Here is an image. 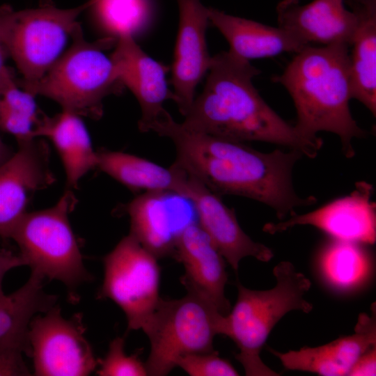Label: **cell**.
Here are the masks:
<instances>
[{"instance_id":"32","label":"cell","mask_w":376,"mask_h":376,"mask_svg":"<svg viewBox=\"0 0 376 376\" xmlns=\"http://www.w3.org/2000/svg\"><path fill=\"white\" fill-rule=\"evenodd\" d=\"M24 265H26L25 262L19 253L8 249L0 250V299L5 296L2 283L6 274L13 268Z\"/></svg>"},{"instance_id":"3","label":"cell","mask_w":376,"mask_h":376,"mask_svg":"<svg viewBox=\"0 0 376 376\" xmlns=\"http://www.w3.org/2000/svg\"><path fill=\"white\" fill-rule=\"evenodd\" d=\"M290 95L297 113L295 125L310 139L320 132L336 134L343 155H355L352 141L367 136L352 117L350 101L352 82L350 46L308 45L295 54L274 78Z\"/></svg>"},{"instance_id":"21","label":"cell","mask_w":376,"mask_h":376,"mask_svg":"<svg viewBox=\"0 0 376 376\" xmlns=\"http://www.w3.org/2000/svg\"><path fill=\"white\" fill-rule=\"evenodd\" d=\"M97 166L132 191H165L184 198L187 173L176 163L164 167L147 159L120 151L97 150Z\"/></svg>"},{"instance_id":"19","label":"cell","mask_w":376,"mask_h":376,"mask_svg":"<svg viewBox=\"0 0 376 376\" xmlns=\"http://www.w3.org/2000/svg\"><path fill=\"white\" fill-rule=\"evenodd\" d=\"M33 136L47 138L53 143L62 162L68 189L75 188L87 173L97 168V151L79 115L66 110L54 116L42 113Z\"/></svg>"},{"instance_id":"26","label":"cell","mask_w":376,"mask_h":376,"mask_svg":"<svg viewBox=\"0 0 376 376\" xmlns=\"http://www.w3.org/2000/svg\"><path fill=\"white\" fill-rule=\"evenodd\" d=\"M93 6L102 25L116 38L123 33L134 36L150 15L148 0H94Z\"/></svg>"},{"instance_id":"28","label":"cell","mask_w":376,"mask_h":376,"mask_svg":"<svg viewBox=\"0 0 376 376\" xmlns=\"http://www.w3.org/2000/svg\"><path fill=\"white\" fill-rule=\"evenodd\" d=\"M191 376H237L230 362L219 356L217 351L191 353L181 356L176 362Z\"/></svg>"},{"instance_id":"12","label":"cell","mask_w":376,"mask_h":376,"mask_svg":"<svg viewBox=\"0 0 376 376\" xmlns=\"http://www.w3.org/2000/svg\"><path fill=\"white\" fill-rule=\"evenodd\" d=\"M373 196L370 183L357 182L349 194L306 214L295 212L285 221L267 223L263 230L273 235L295 226L308 225L331 238L372 245L376 240V205L371 200Z\"/></svg>"},{"instance_id":"17","label":"cell","mask_w":376,"mask_h":376,"mask_svg":"<svg viewBox=\"0 0 376 376\" xmlns=\"http://www.w3.org/2000/svg\"><path fill=\"white\" fill-rule=\"evenodd\" d=\"M278 26L305 45H351L356 26L354 13L344 0H282L276 6Z\"/></svg>"},{"instance_id":"22","label":"cell","mask_w":376,"mask_h":376,"mask_svg":"<svg viewBox=\"0 0 376 376\" xmlns=\"http://www.w3.org/2000/svg\"><path fill=\"white\" fill-rule=\"evenodd\" d=\"M356 17L350 50L352 97L376 116V0H347Z\"/></svg>"},{"instance_id":"24","label":"cell","mask_w":376,"mask_h":376,"mask_svg":"<svg viewBox=\"0 0 376 376\" xmlns=\"http://www.w3.org/2000/svg\"><path fill=\"white\" fill-rule=\"evenodd\" d=\"M44 279L31 273L18 290L0 299V347L21 350L31 357L29 329L32 319L54 306L57 297L47 293Z\"/></svg>"},{"instance_id":"29","label":"cell","mask_w":376,"mask_h":376,"mask_svg":"<svg viewBox=\"0 0 376 376\" xmlns=\"http://www.w3.org/2000/svg\"><path fill=\"white\" fill-rule=\"evenodd\" d=\"M34 127L31 120L10 108L0 96V130L13 135L19 143L35 138Z\"/></svg>"},{"instance_id":"25","label":"cell","mask_w":376,"mask_h":376,"mask_svg":"<svg viewBox=\"0 0 376 376\" xmlns=\"http://www.w3.org/2000/svg\"><path fill=\"white\" fill-rule=\"evenodd\" d=\"M365 246L331 237L321 246L318 265L329 286L338 291H350L366 281L370 258Z\"/></svg>"},{"instance_id":"2","label":"cell","mask_w":376,"mask_h":376,"mask_svg":"<svg viewBox=\"0 0 376 376\" xmlns=\"http://www.w3.org/2000/svg\"><path fill=\"white\" fill-rule=\"evenodd\" d=\"M201 94L182 125L188 130L237 141H258L296 149L315 158L323 145L281 118L253 84L260 70L230 50L211 58Z\"/></svg>"},{"instance_id":"23","label":"cell","mask_w":376,"mask_h":376,"mask_svg":"<svg viewBox=\"0 0 376 376\" xmlns=\"http://www.w3.org/2000/svg\"><path fill=\"white\" fill-rule=\"evenodd\" d=\"M169 192L146 191L125 207L130 219V232L157 259L172 256L180 232L186 226L175 221L167 206Z\"/></svg>"},{"instance_id":"9","label":"cell","mask_w":376,"mask_h":376,"mask_svg":"<svg viewBox=\"0 0 376 376\" xmlns=\"http://www.w3.org/2000/svg\"><path fill=\"white\" fill-rule=\"evenodd\" d=\"M103 264L97 297L110 299L123 311L128 331L141 329L160 299L157 258L129 233L104 257Z\"/></svg>"},{"instance_id":"30","label":"cell","mask_w":376,"mask_h":376,"mask_svg":"<svg viewBox=\"0 0 376 376\" xmlns=\"http://www.w3.org/2000/svg\"><path fill=\"white\" fill-rule=\"evenodd\" d=\"M23 354L18 348L0 347V376L31 375L24 361Z\"/></svg>"},{"instance_id":"11","label":"cell","mask_w":376,"mask_h":376,"mask_svg":"<svg viewBox=\"0 0 376 376\" xmlns=\"http://www.w3.org/2000/svg\"><path fill=\"white\" fill-rule=\"evenodd\" d=\"M56 182L50 167V150L43 139L17 143V150L0 166V237L12 233L33 195Z\"/></svg>"},{"instance_id":"4","label":"cell","mask_w":376,"mask_h":376,"mask_svg":"<svg viewBox=\"0 0 376 376\" xmlns=\"http://www.w3.org/2000/svg\"><path fill=\"white\" fill-rule=\"evenodd\" d=\"M70 38V48L40 79L17 85L35 97L53 100L62 110L98 120L103 114V100L110 95L120 94L125 87L111 56L105 54L115 47L117 38L88 41L79 22Z\"/></svg>"},{"instance_id":"7","label":"cell","mask_w":376,"mask_h":376,"mask_svg":"<svg viewBox=\"0 0 376 376\" xmlns=\"http://www.w3.org/2000/svg\"><path fill=\"white\" fill-rule=\"evenodd\" d=\"M141 329L150 344L148 375L165 376L181 356L213 351L214 336L226 335V315L188 293L179 299L160 297Z\"/></svg>"},{"instance_id":"18","label":"cell","mask_w":376,"mask_h":376,"mask_svg":"<svg viewBox=\"0 0 376 376\" xmlns=\"http://www.w3.org/2000/svg\"><path fill=\"white\" fill-rule=\"evenodd\" d=\"M375 303L371 314L361 313L353 334L340 337L318 347H303L281 352L269 348L287 370L315 373L322 376H345L357 359L376 345Z\"/></svg>"},{"instance_id":"8","label":"cell","mask_w":376,"mask_h":376,"mask_svg":"<svg viewBox=\"0 0 376 376\" xmlns=\"http://www.w3.org/2000/svg\"><path fill=\"white\" fill-rule=\"evenodd\" d=\"M93 2L70 9L49 3L22 10L6 4L0 6V37L22 75L15 79L17 84L35 83L46 74L62 55L77 17Z\"/></svg>"},{"instance_id":"14","label":"cell","mask_w":376,"mask_h":376,"mask_svg":"<svg viewBox=\"0 0 376 376\" xmlns=\"http://www.w3.org/2000/svg\"><path fill=\"white\" fill-rule=\"evenodd\" d=\"M173 257L185 267L180 281L187 293L227 315L230 304L224 292L228 281L226 260L198 224L192 222L180 232Z\"/></svg>"},{"instance_id":"34","label":"cell","mask_w":376,"mask_h":376,"mask_svg":"<svg viewBox=\"0 0 376 376\" xmlns=\"http://www.w3.org/2000/svg\"><path fill=\"white\" fill-rule=\"evenodd\" d=\"M10 148L0 137V166L3 164L13 153Z\"/></svg>"},{"instance_id":"13","label":"cell","mask_w":376,"mask_h":376,"mask_svg":"<svg viewBox=\"0 0 376 376\" xmlns=\"http://www.w3.org/2000/svg\"><path fill=\"white\" fill-rule=\"evenodd\" d=\"M187 173L185 198L193 205L198 216V224L207 234L231 267L237 272L241 260L248 256L261 262H269L274 257L272 250L262 243L253 241L242 230L235 210L222 201L220 195Z\"/></svg>"},{"instance_id":"20","label":"cell","mask_w":376,"mask_h":376,"mask_svg":"<svg viewBox=\"0 0 376 376\" xmlns=\"http://www.w3.org/2000/svg\"><path fill=\"white\" fill-rule=\"evenodd\" d=\"M207 10L209 21L229 43V50L249 61L285 52L296 54L307 46L279 26L230 15L212 8Z\"/></svg>"},{"instance_id":"10","label":"cell","mask_w":376,"mask_h":376,"mask_svg":"<svg viewBox=\"0 0 376 376\" xmlns=\"http://www.w3.org/2000/svg\"><path fill=\"white\" fill-rule=\"evenodd\" d=\"M81 317H63L55 304L31 321L29 340L37 376H84L97 367L91 345L85 337Z\"/></svg>"},{"instance_id":"16","label":"cell","mask_w":376,"mask_h":376,"mask_svg":"<svg viewBox=\"0 0 376 376\" xmlns=\"http://www.w3.org/2000/svg\"><path fill=\"white\" fill-rule=\"evenodd\" d=\"M111 56L124 86L132 91L140 105L139 130L150 132V125L166 110L164 102L175 100L174 93L169 88L166 79L169 68L145 53L129 33L117 37Z\"/></svg>"},{"instance_id":"1","label":"cell","mask_w":376,"mask_h":376,"mask_svg":"<svg viewBox=\"0 0 376 376\" xmlns=\"http://www.w3.org/2000/svg\"><path fill=\"white\" fill-rule=\"evenodd\" d=\"M171 139L175 163L219 195H235L262 203L283 220L300 206L317 203L295 191L292 172L304 155L296 149L263 152L244 142L192 131L177 123L165 110L150 127Z\"/></svg>"},{"instance_id":"15","label":"cell","mask_w":376,"mask_h":376,"mask_svg":"<svg viewBox=\"0 0 376 376\" xmlns=\"http://www.w3.org/2000/svg\"><path fill=\"white\" fill-rule=\"evenodd\" d=\"M180 20L171 84L174 102L184 116L192 104L195 89L209 70L210 56L205 40L209 21L207 8L200 0H177Z\"/></svg>"},{"instance_id":"27","label":"cell","mask_w":376,"mask_h":376,"mask_svg":"<svg viewBox=\"0 0 376 376\" xmlns=\"http://www.w3.org/2000/svg\"><path fill=\"white\" fill-rule=\"evenodd\" d=\"M125 340L116 337L110 343L105 357L98 361L97 371L101 376H146L148 375L145 363L136 354L127 355L125 352Z\"/></svg>"},{"instance_id":"5","label":"cell","mask_w":376,"mask_h":376,"mask_svg":"<svg viewBox=\"0 0 376 376\" xmlns=\"http://www.w3.org/2000/svg\"><path fill=\"white\" fill-rule=\"evenodd\" d=\"M274 288L256 290L237 282V299L226 315V336L240 350L236 359L247 376H278L264 363L260 352L274 326L288 313H310L313 305L304 296L311 282L289 261H281L273 269Z\"/></svg>"},{"instance_id":"31","label":"cell","mask_w":376,"mask_h":376,"mask_svg":"<svg viewBox=\"0 0 376 376\" xmlns=\"http://www.w3.org/2000/svg\"><path fill=\"white\" fill-rule=\"evenodd\" d=\"M376 375V345L363 353L351 368L348 376H375Z\"/></svg>"},{"instance_id":"33","label":"cell","mask_w":376,"mask_h":376,"mask_svg":"<svg viewBox=\"0 0 376 376\" xmlns=\"http://www.w3.org/2000/svg\"><path fill=\"white\" fill-rule=\"evenodd\" d=\"M8 56L0 37V91L15 79L12 72L6 65V59Z\"/></svg>"},{"instance_id":"6","label":"cell","mask_w":376,"mask_h":376,"mask_svg":"<svg viewBox=\"0 0 376 376\" xmlns=\"http://www.w3.org/2000/svg\"><path fill=\"white\" fill-rule=\"evenodd\" d=\"M77 202L74 193L68 189L53 206L27 211L10 237L31 273L61 281L70 293L93 279L84 265L69 220Z\"/></svg>"}]
</instances>
